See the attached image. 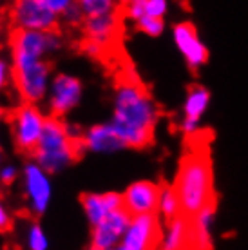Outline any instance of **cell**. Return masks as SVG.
<instances>
[{
    "label": "cell",
    "mask_w": 248,
    "mask_h": 250,
    "mask_svg": "<svg viewBox=\"0 0 248 250\" xmlns=\"http://www.w3.org/2000/svg\"><path fill=\"white\" fill-rule=\"evenodd\" d=\"M158 116V105L142 83L124 80L116 85L109 124L124 142L125 149H142L149 145L154 136Z\"/></svg>",
    "instance_id": "obj_1"
},
{
    "label": "cell",
    "mask_w": 248,
    "mask_h": 250,
    "mask_svg": "<svg viewBox=\"0 0 248 250\" xmlns=\"http://www.w3.org/2000/svg\"><path fill=\"white\" fill-rule=\"evenodd\" d=\"M181 203V212L192 218L201 208L216 201L214 194V170L208 152L192 150L181 160L180 170L174 182Z\"/></svg>",
    "instance_id": "obj_2"
},
{
    "label": "cell",
    "mask_w": 248,
    "mask_h": 250,
    "mask_svg": "<svg viewBox=\"0 0 248 250\" xmlns=\"http://www.w3.org/2000/svg\"><path fill=\"white\" fill-rule=\"evenodd\" d=\"M78 149L80 142L69 136L65 124L58 118H47L42 138L33 150V158L45 172L56 174L75 162Z\"/></svg>",
    "instance_id": "obj_3"
},
{
    "label": "cell",
    "mask_w": 248,
    "mask_h": 250,
    "mask_svg": "<svg viewBox=\"0 0 248 250\" xmlns=\"http://www.w3.org/2000/svg\"><path fill=\"white\" fill-rule=\"evenodd\" d=\"M13 53V78L17 83L20 96L27 104H40L47 98L51 85V65L42 57L25 55V53Z\"/></svg>",
    "instance_id": "obj_4"
},
{
    "label": "cell",
    "mask_w": 248,
    "mask_h": 250,
    "mask_svg": "<svg viewBox=\"0 0 248 250\" xmlns=\"http://www.w3.org/2000/svg\"><path fill=\"white\" fill-rule=\"evenodd\" d=\"M22 185L29 212L33 216H42L47 212L53 200V183L49 172H45L35 160L27 162L22 169Z\"/></svg>",
    "instance_id": "obj_5"
},
{
    "label": "cell",
    "mask_w": 248,
    "mask_h": 250,
    "mask_svg": "<svg viewBox=\"0 0 248 250\" xmlns=\"http://www.w3.org/2000/svg\"><path fill=\"white\" fill-rule=\"evenodd\" d=\"M45 122H47V118L33 104H25L15 111V114H13V138H15L17 147L22 152L33 154V150L43 134Z\"/></svg>",
    "instance_id": "obj_6"
},
{
    "label": "cell",
    "mask_w": 248,
    "mask_h": 250,
    "mask_svg": "<svg viewBox=\"0 0 248 250\" xmlns=\"http://www.w3.org/2000/svg\"><path fill=\"white\" fill-rule=\"evenodd\" d=\"M58 19L40 0H15L13 24L19 31H55Z\"/></svg>",
    "instance_id": "obj_7"
},
{
    "label": "cell",
    "mask_w": 248,
    "mask_h": 250,
    "mask_svg": "<svg viewBox=\"0 0 248 250\" xmlns=\"http://www.w3.org/2000/svg\"><path fill=\"white\" fill-rule=\"evenodd\" d=\"M172 40L188 69L198 71L208 62V47L199 38L198 29L192 22H180L174 25Z\"/></svg>",
    "instance_id": "obj_8"
},
{
    "label": "cell",
    "mask_w": 248,
    "mask_h": 250,
    "mask_svg": "<svg viewBox=\"0 0 248 250\" xmlns=\"http://www.w3.org/2000/svg\"><path fill=\"white\" fill-rule=\"evenodd\" d=\"M210 91L203 85H192L186 91L180 120V131L186 138H194L201 131V120L210 107Z\"/></svg>",
    "instance_id": "obj_9"
},
{
    "label": "cell",
    "mask_w": 248,
    "mask_h": 250,
    "mask_svg": "<svg viewBox=\"0 0 248 250\" xmlns=\"http://www.w3.org/2000/svg\"><path fill=\"white\" fill-rule=\"evenodd\" d=\"M82 82L76 76L71 75H60L53 76L49 85V93H47V104H49L51 113L56 116L67 114L69 111H73L82 100Z\"/></svg>",
    "instance_id": "obj_10"
},
{
    "label": "cell",
    "mask_w": 248,
    "mask_h": 250,
    "mask_svg": "<svg viewBox=\"0 0 248 250\" xmlns=\"http://www.w3.org/2000/svg\"><path fill=\"white\" fill-rule=\"evenodd\" d=\"M160 218L158 214L132 216L122 245L129 250H154L160 243Z\"/></svg>",
    "instance_id": "obj_11"
},
{
    "label": "cell",
    "mask_w": 248,
    "mask_h": 250,
    "mask_svg": "<svg viewBox=\"0 0 248 250\" xmlns=\"http://www.w3.org/2000/svg\"><path fill=\"white\" fill-rule=\"evenodd\" d=\"M62 47V38L56 31H19L11 38V51L45 58Z\"/></svg>",
    "instance_id": "obj_12"
},
{
    "label": "cell",
    "mask_w": 248,
    "mask_h": 250,
    "mask_svg": "<svg viewBox=\"0 0 248 250\" xmlns=\"http://www.w3.org/2000/svg\"><path fill=\"white\" fill-rule=\"evenodd\" d=\"M130 219H132V216L125 208H120L116 212H112L111 216H107L102 223L93 227L91 247L100 250H107L120 245L130 225Z\"/></svg>",
    "instance_id": "obj_13"
},
{
    "label": "cell",
    "mask_w": 248,
    "mask_h": 250,
    "mask_svg": "<svg viewBox=\"0 0 248 250\" xmlns=\"http://www.w3.org/2000/svg\"><path fill=\"white\" fill-rule=\"evenodd\" d=\"M162 187L152 182H134L130 183L124 192V208L130 216L142 214H158V201H160Z\"/></svg>",
    "instance_id": "obj_14"
},
{
    "label": "cell",
    "mask_w": 248,
    "mask_h": 250,
    "mask_svg": "<svg viewBox=\"0 0 248 250\" xmlns=\"http://www.w3.org/2000/svg\"><path fill=\"white\" fill-rule=\"evenodd\" d=\"M82 207L91 227L102 223L107 216L124 208V194L118 192H89L82 196Z\"/></svg>",
    "instance_id": "obj_15"
},
{
    "label": "cell",
    "mask_w": 248,
    "mask_h": 250,
    "mask_svg": "<svg viewBox=\"0 0 248 250\" xmlns=\"http://www.w3.org/2000/svg\"><path fill=\"white\" fill-rule=\"evenodd\" d=\"M80 147H83L89 152H96V154H112V152L125 149L124 142L118 138L109 122L93 125L91 129H87L82 134Z\"/></svg>",
    "instance_id": "obj_16"
},
{
    "label": "cell",
    "mask_w": 248,
    "mask_h": 250,
    "mask_svg": "<svg viewBox=\"0 0 248 250\" xmlns=\"http://www.w3.org/2000/svg\"><path fill=\"white\" fill-rule=\"evenodd\" d=\"M214 225H216V201L190 218V250L214 249Z\"/></svg>",
    "instance_id": "obj_17"
},
{
    "label": "cell",
    "mask_w": 248,
    "mask_h": 250,
    "mask_svg": "<svg viewBox=\"0 0 248 250\" xmlns=\"http://www.w3.org/2000/svg\"><path fill=\"white\" fill-rule=\"evenodd\" d=\"M158 250H190V218L181 214L167 221L160 236Z\"/></svg>",
    "instance_id": "obj_18"
},
{
    "label": "cell",
    "mask_w": 248,
    "mask_h": 250,
    "mask_svg": "<svg viewBox=\"0 0 248 250\" xmlns=\"http://www.w3.org/2000/svg\"><path fill=\"white\" fill-rule=\"evenodd\" d=\"M85 35L89 42H94L100 47H105L118 31V13L116 15H107V17H96V19L83 20Z\"/></svg>",
    "instance_id": "obj_19"
},
{
    "label": "cell",
    "mask_w": 248,
    "mask_h": 250,
    "mask_svg": "<svg viewBox=\"0 0 248 250\" xmlns=\"http://www.w3.org/2000/svg\"><path fill=\"white\" fill-rule=\"evenodd\" d=\"M158 214L162 216L165 221H170V219L181 216V203L180 198H178V192L174 185H165L160 190V201H158Z\"/></svg>",
    "instance_id": "obj_20"
},
{
    "label": "cell",
    "mask_w": 248,
    "mask_h": 250,
    "mask_svg": "<svg viewBox=\"0 0 248 250\" xmlns=\"http://www.w3.org/2000/svg\"><path fill=\"white\" fill-rule=\"evenodd\" d=\"M24 250H49V238L38 221H29L22 232Z\"/></svg>",
    "instance_id": "obj_21"
},
{
    "label": "cell",
    "mask_w": 248,
    "mask_h": 250,
    "mask_svg": "<svg viewBox=\"0 0 248 250\" xmlns=\"http://www.w3.org/2000/svg\"><path fill=\"white\" fill-rule=\"evenodd\" d=\"M80 6L83 19H96V17H107L116 15V0H76Z\"/></svg>",
    "instance_id": "obj_22"
},
{
    "label": "cell",
    "mask_w": 248,
    "mask_h": 250,
    "mask_svg": "<svg viewBox=\"0 0 248 250\" xmlns=\"http://www.w3.org/2000/svg\"><path fill=\"white\" fill-rule=\"evenodd\" d=\"M136 27L147 37H160L165 31V19H156V17L145 15L136 22Z\"/></svg>",
    "instance_id": "obj_23"
},
{
    "label": "cell",
    "mask_w": 248,
    "mask_h": 250,
    "mask_svg": "<svg viewBox=\"0 0 248 250\" xmlns=\"http://www.w3.org/2000/svg\"><path fill=\"white\" fill-rule=\"evenodd\" d=\"M124 6L125 15L129 17L134 24L138 20L147 15V0H120Z\"/></svg>",
    "instance_id": "obj_24"
},
{
    "label": "cell",
    "mask_w": 248,
    "mask_h": 250,
    "mask_svg": "<svg viewBox=\"0 0 248 250\" xmlns=\"http://www.w3.org/2000/svg\"><path fill=\"white\" fill-rule=\"evenodd\" d=\"M168 13V0H147V15L156 19H165Z\"/></svg>",
    "instance_id": "obj_25"
},
{
    "label": "cell",
    "mask_w": 248,
    "mask_h": 250,
    "mask_svg": "<svg viewBox=\"0 0 248 250\" xmlns=\"http://www.w3.org/2000/svg\"><path fill=\"white\" fill-rule=\"evenodd\" d=\"M43 6H47L53 13H56L58 17H62L63 13L67 11L69 7L76 4V0H40Z\"/></svg>",
    "instance_id": "obj_26"
},
{
    "label": "cell",
    "mask_w": 248,
    "mask_h": 250,
    "mask_svg": "<svg viewBox=\"0 0 248 250\" xmlns=\"http://www.w3.org/2000/svg\"><path fill=\"white\" fill-rule=\"evenodd\" d=\"M62 19H63V22H65V24H69V25H78L82 20H85V19H83V13H82L80 6H78V2H76V4H73L67 11L63 13Z\"/></svg>",
    "instance_id": "obj_27"
},
{
    "label": "cell",
    "mask_w": 248,
    "mask_h": 250,
    "mask_svg": "<svg viewBox=\"0 0 248 250\" xmlns=\"http://www.w3.org/2000/svg\"><path fill=\"white\" fill-rule=\"evenodd\" d=\"M17 176H19V170L15 165H4L0 169V183L2 185H11L17 180Z\"/></svg>",
    "instance_id": "obj_28"
},
{
    "label": "cell",
    "mask_w": 248,
    "mask_h": 250,
    "mask_svg": "<svg viewBox=\"0 0 248 250\" xmlns=\"http://www.w3.org/2000/svg\"><path fill=\"white\" fill-rule=\"evenodd\" d=\"M11 73H13V67H9V63L4 62V60H0V91L4 87H7L9 78H11Z\"/></svg>",
    "instance_id": "obj_29"
},
{
    "label": "cell",
    "mask_w": 248,
    "mask_h": 250,
    "mask_svg": "<svg viewBox=\"0 0 248 250\" xmlns=\"http://www.w3.org/2000/svg\"><path fill=\"white\" fill-rule=\"evenodd\" d=\"M11 227V216L7 212V208L2 205V201H0V230L4 232L7 230Z\"/></svg>",
    "instance_id": "obj_30"
},
{
    "label": "cell",
    "mask_w": 248,
    "mask_h": 250,
    "mask_svg": "<svg viewBox=\"0 0 248 250\" xmlns=\"http://www.w3.org/2000/svg\"><path fill=\"white\" fill-rule=\"evenodd\" d=\"M89 250H100V249H94V247H89ZM107 250H129V249H125L124 245L120 243V245H116V247H112V249H107Z\"/></svg>",
    "instance_id": "obj_31"
},
{
    "label": "cell",
    "mask_w": 248,
    "mask_h": 250,
    "mask_svg": "<svg viewBox=\"0 0 248 250\" xmlns=\"http://www.w3.org/2000/svg\"><path fill=\"white\" fill-rule=\"evenodd\" d=\"M0 116H2V109H0Z\"/></svg>",
    "instance_id": "obj_32"
},
{
    "label": "cell",
    "mask_w": 248,
    "mask_h": 250,
    "mask_svg": "<svg viewBox=\"0 0 248 250\" xmlns=\"http://www.w3.org/2000/svg\"><path fill=\"white\" fill-rule=\"evenodd\" d=\"M0 158H2V154H0Z\"/></svg>",
    "instance_id": "obj_33"
}]
</instances>
